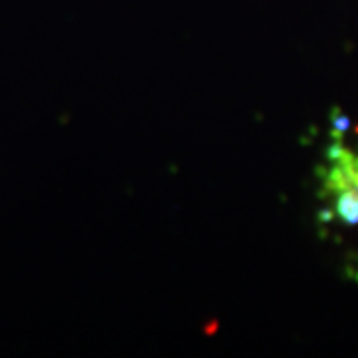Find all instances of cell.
Here are the masks:
<instances>
[{"mask_svg":"<svg viewBox=\"0 0 358 358\" xmlns=\"http://www.w3.org/2000/svg\"><path fill=\"white\" fill-rule=\"evenodd\" d=\"M324 192L333 195L334 213L346 225L358 223V155L345 148L331 150Z\"/></svg>","mask_w":358,"mask_h":358,"instance_id":"cell-1","label":"cell"}]
</instances>
